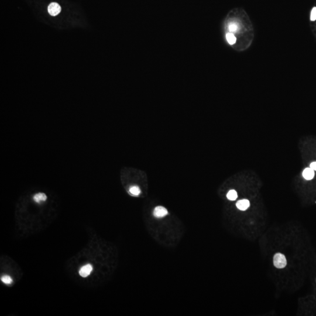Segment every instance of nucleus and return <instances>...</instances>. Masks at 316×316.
<instances>
[{
	"mask_svg": "<svg viewBox=\"0 0 316 316\" xmlns=\"http://www.w3.org/2000/svg\"><path fill=\"white\" fill-rule=\"evenodd\" d=\"M273 264L277 268H284L287 265L286 257L281 253L276 254L273 257Z\"/></svg>",
	"mask_w": 316,
	"mask_h": 316,
	"instance_id": "nucleus-1",
	"label": "nucleus"
},
{
	"mask_svg": "<svg viewBox=\"0 0 316 316\" xmlns=\"http://www.w3.org/2000/svg\"><path fill=\"white\" fill-rule=\"evenodd\" d=\"M48 12L52 16H56L58 15L61 11V7L60 5L56 2H52L48 6Z\"/></svg>",
	"mask_w": 316,
	"mask_h": 316,
	"instance_id": "nucleus-2",
	"label": "nucleus"
},
{
	"mask_svg": "<svg viewBox=\"0 0 316 316\" xmlns=\"http://www.w3.org/2000/svg\"><path fill=\"white\" fill-rule=\"evenodd\" d=\"M167 214V210L162 206H158L155 207L153 211V216L156 218L164 217Z\"/></svg>",
	"mask_w": 316,
	"mask_h": 316,
	"instance_id": "nucleus-3",
	"label": "nucleus"
},
{
	"mask_svg": "<svg viewBox=\"0 0 316 316\" xmlns=\"http://www.w3.org/2000/svg\"><path fill=\"white\" fill-rule=\"evenodd\" d=\"M303 177L307 181H311L314 179L315 176V171L311 167L305 168L302 173Z\"/></svg>",
	"mask_w": 316,
	"mask_h": 316,
	"instance_id": "nucleus-4",
	"label": "nucleus"
},
{
	"mask_svg": "<svg viewBox=\"0 0 316 316\" xmlns=\"http://www.w3.org/2000/svg\"><path fill=\"white\" fill-rule=\"evenodd\" d=\"M93 271V266L90 264H87L84 265L79 271V274L83 278H86Z\"/></svg>",
	"mask_w": 316,
	"mask_h": 316,
	"instance_id": "nucleus-5",
	"label": "nucleus"
},
{
	"mask_svg": "<svg viewBox=\"0 0 316 316\" xmlns=\"http://www.w3.org/2000/svg\"><path fill=\"white\" fill-rule=\"evenodd\" d=\"M236 205L239 210L241 211H245L248 209L250 205V203L248 200L243 199V200H239L236 204Z\"/></svg>",
	"mask_w": 316,
	"mask_h": 316,
	"instance_id": "nucleus-6",
	"label": "nucleus"
},
{
	"mask_svg": "<svg viewBox=\"0 0 316 316\" xmlns=\"http://www.w3.org/2000/svg\"><path fill=\"white\" fill-rule=\"evenodd\" d=\"M129 193H130L131 195L134 196H137L140 195L141 193V190L137 186H131L129 188Z\"/></svg>",
	"mask_w": 316,
	"mask_h": 316,
	"instance_id": "nucleus-7",
	"label": "nucleus"
},
{
	"mask_svg": "<svg viewBox=\"0 0 316 316\" xmlns=\"http://www.w3.org/2000/svg\"><path fill=\"white\" fill-rule=\"evenodd\" d=\"M226 197L228 200H230L231 201H234L237 198L238 195L235 190H231L228 192V193L226 195Z\"/></svg>",
	"mask_w": 316,
	"mask_h": 316,
	"instance_id": "nucleus-8",
	"label": "nucleus"
},
{
	"mask_svg": "<svg viewBox=\"0 0 316 316\" xmlns=\"http://www.w3.org/2000/svg\"><path fill=\"white\" fill-rule=\"evenodd\" d=\"M226 40H227L228 42L230 45H233L236 42V40H237V39L235 38V37L233 35V33H227L226 35Z\"/></svg>",
	"mask_w": 316,
	"mask_h": 316,
	"instance_id": "nucleus-9",
	"label": "nucleus"
},
{
	"mask_svg": "<svg viewBox=\"0 0 316 316\" xmlns=\"http://www.w3.org/2000/svg\"><path fill=\"white\" fill-rule=\"evenodd\" d=\"M1 281L5 284H11L12 282V279L8 275H4L1 277Z\"/></svg>",
	"mask_w": 316,
	"mask_h": 316,
	"instance_id": "nucleus-10",
	"label": "nucleus"
},
{
	"mask_svg": "<svg viewBox=\"0 0 316 316\" xmlns=\"http://www.w3.org/2000/svg\"><path fill=\"white\" fill-rule=\"evenodd\" d=\"M228 28H229V30L231 32H237V30H238V24H237L236 23H231L229 25Z\"/></svg>",
	"mask_w": 316,
	"mask_h": 316,
	"instance_id": "nucleus-11",
	"label": "nucleus"
},
{
	"mask_svg": "<svg viewBox=\"0 0 316 316\" xmlns=\"http://www.w3.org/2000/svg\"><path fill=\"white\" fill-rule=\"evenodd\" d=\"M310 19L311 21H314L316 20V7H314L311 12Z\"/></svg>",
	"mask_w": 316,
	"mask_h": 316,
	"instance_id": "nucleus-12",
	"label": "nucleus"
},
{
	"mask_svg": "<svg viewBox=\"0 0 316 316\" xmlns=\"http://www.w3.org/2000/svg\"><path fill=\"white\" fill-rule=\"evenodd\" d=\"M310 167L312 168L314 171H316V161H313L312 162L309 166Z\"/></svg>",
	"mask_w": 316,
	"mask_h": 316,
	"instance_id": "nucleus-13",
	"label": "nucleus"
}]
</instances>
